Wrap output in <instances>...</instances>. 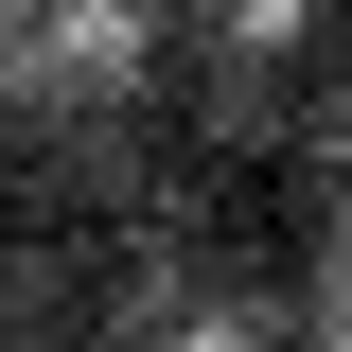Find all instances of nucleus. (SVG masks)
Returning <instances> with one entry per match:
<instances>
[{
    "mask_svg": "<svg viewBox=\"0 0 352 352\" xmlns=\"http://www.w3.org/2000/svg\"><path fill=\"white\" fill-rule=\"evenodd\" d=\"M141 36H159V18H141V0H71V18H53V53H88V71H124Z\"/></svg>",
    "mask_w": 352,
    "mask_h": 352,
    "instance_id": "nucleus-1",
    "label": "nucleus"
},
{
    "mask_svg": "<svg viewBox=\"0 0 352 352\" xmlns=\"http://www.w3.org/2000/svg\"><path fill=\"white\" fill-rule=\"evenodd\" d=\"M229 36H247V53H300V36H317V0H229Z\"/></svg>",
    "mask_w": 352,
    "mask_h": 352,
    "instance_id": "nucleus-2",
    "label": "nucleus"
},
{
    "mask_svg": "<svg viewBox=\"0 0 352 352\" xmlns=\"http://www.w3.org/2000/svg\"><path fill=\"white\" fill-rule=\"evenodd\" d=\"M176 352H264V335H247V317H194V335H176Z\"/></svg>",
    "mask_w": 352,
    "mask_h": 352,
    "instance_id": "nucleus-3",
    "label": "nucleus"
},
{
    "mask_svg": "<svg viewBox=\"0 0 352 352\" xmlns=\"http://www.w3.org/2000/svg\"><path fill=\"white\" fill-rule=\"evenodd\" d=\"M317 352H352V264H335V300H317Z\"/></svg>",
    "mask_w": 352,
    "mask_h": 352,
    "instance_id": "nucleus-4",
    "label": "nucleus"
}]
</instances>
